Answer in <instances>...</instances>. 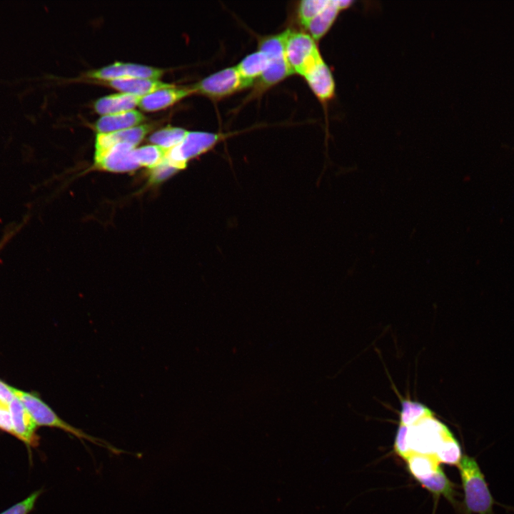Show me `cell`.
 <instances>
[{
	"mask_svg": "<svg viewBox=\"0 0 514 514\" xmlns=\"http://www.w3.org/2000/svg\"><path fill=\"white\" fill-rule=\"evenodd\" d=\"M457 466L464 492V514H495L493 506L501 505L493 497L475 458L463 455Z\"/></svg>",
	"mask_w": 514,
	"mask_h": 514,
	"instance_id": "1",
	"label": "cell"
},
{
	"mask_svg": "<svg viewBox=\"0 0 514 514\" xmlns=\"http://www.w3.org/2000/svg\"><path fill=\"white\" fill-rule=\"evenodd\" d=\"M14 395L21 401L31 415L36 425L46 426L60 429L71 434L81 440H86L96 445L106 448L115 454L124 453V450L110 445L102 439L84 433L61 418L56 412L45 403L40 395L35 392L20 390L11 386Z\"/></svg>",
	"mask_w": 514,
	"mask_h": 514,
	"instance_id": "2",
	"label": "cell"
},
{
	"mask_svg": "<svg viewBox=\"0 0 514 514\" xmlns=\"http://www.w3.org/2000/svg\"><path fill=\"white\" fill-rule=\"evenodd\" d=\"M408 426V443L412 453L435 455L440 443L452 434L435 413Z\"/></svg>",
	"mask_w": 514,
	"mask_h": 514,
	"instance_id": "3",
	"label": "cell"
},
{
	"mask_svg": "<svg viewBox=\"0 0 514 514\" xmlns=\"http://www.w3.org/2000/svg\"><path fill=\"white\" fill-rule=\"evenodd\" d=\"M285 55L293 73L301 76L322 59L316 41L310 34L291 30L287 32Z\"/></svg>",
	"mask_w": 514,
	"mask_h": 514,
	"instance_id": "4",
	"label": "cell"
},
{
	"mask_svg": "<svg viewBox=\"0 0 514 514\" xmlns=\"http://www.w3.org/2000/svg\"><path fill=\"white\" fill-rule=\"evenodd\" d=\"M220 138L218 133L188 131L178 145L166 151L165 159L176 168H183L188 159L211 148Z\"/></svg>",
	"mask_w": 514,
	"mask_h": 514,
	"instance_id": "5",
	"label": "cell"
},
{
	"mask_svg": "<svg viewBox=\"0 0 514 514\" xmlns=\"http://www.w3.org/2000/svg\"><path fill=\"white\" fill-rule=\"evenodd\" d=\"M198 92L212 99L228 96L244 88L236 67H229L214 73L192 86Z\"/></svg>",
	"mask_w": 514,
	"mask_h": 514,
	"instance_id": "6",
	"label": "cell"
},
{
	"mask_svg": "<svg viewBox=\"0 0 514 514\" xmlns=\"http://www.w3.org/2000/svg\"><path fill=\"white\" fill-rule=\"evenodd\" d=\"M163 73V70L149 66L115 62L99 69L89 71L86 75L93 79L109 81L126 78L158 79Z\"/></svg>",
	"mask_w": 514,
	"mask_h": 514,
	"instance_id": "7",
	"label": "cell"
},
{
	"mask_svg": "<svg viewBox=\"0 0 514 514\" xmlns=\"http://www.w3.org/2000/svg\"><path fill=\"white\" fill-rule=\"evenodd\" d=\"M9 408L11 415L13 435L24 443L31 455V448L37 447L39 443V436L36 433L38 426L16 396L10 402Z\"/></svg>",
	"mask_w": 514,
	"mask_h": 514,
	"instance_id": "8",
	"label": "cell"
},
{
	"mask_svg": "<svg viewBox=\"0 0 514 514\" xmlns=\"http://www.w3.org/2000/svg\"><path fill=\"white\" fill-rule=\"evenodd\" d=\"M151 130V125L144 124L111 133H99L96 140L95 163L116 144L128 143L136 146Z\"/></svg>",
	"mask_w": 514,
	"mask_h": 514,
	"instance_id": "9",
	"label": "cell"
},
{
	"mask_svg": "<svg viewBox=\"0 0 514 514\" xmlns=\"http://www.w3.org/2000/svg\"><path fill=\"white\" fill-rule=\"evenodd\" d=\"M308 86L321 101L330 100L335 93V82L331 69L321 59L303 75Z\"/></svg>",
	"mask_w": 514,
	"mask_h": 514,
	"instance_id": "10",
	"label": "cell"
},
{
	"mask_svg": "<svg viewBox=\"0 0 514 514\" xmlns=\"http://www.w3.org/2000/svg\"><path fill=\"white\" fill-rule=\"evenodd\" d=\"M135 146L118 143L112 146L96 166L111 171H131L140 166L134 154Z\"/></svg>",
	"mask_w": 514,
	"mask_h": 514,
	"instance_id": "11",
	"label": "cell"
},
{
	"mask_svg": "<svg viewBox=\"0 0 514 514\" xmlns=\"http://www.w3.org/2000/svg\"><path fill=\"white\" fill-rule=\"evenodd\" d=\"M193 93L194 90L192 86H172L141 96L138 105L144 111H156L167 107Z\"/></svg>",
	"mask_w": 514,
	"mask_h": 514,
	"instance_id": "12",
	"label": "cell"
},
{
	"mask_svg": "<svg viewBox=\"0 0 514 514\" xmlns=\"http://www.w3.org/2000/svg\"><path fill=\"white\" fill-rule=\"evenodd\" d=\"M353 3L352 1H329L326 7L305 26L309 34L315 41L320 39L331 29L338 13Z\"/></svg>",
	"mask_w": 514,
	"mask_h": 514,
	"instance_id": "13",
	"label": "cell"
},
{
	"mask_svg": "<svg viewBox=\"0 0 514 514\" xmlns=\"http://www.w3.org/2000/svg\"><path fill=\"white\" fill-rule=\"evenodd\" d=\"M144 119L145 116L141 112L132 109L104 115L96 122L95 128L99 133H111L136 126Z\"/></svg>",
	"mask_w": 514,
	"mask_h": 514,
	"instance_id": "14",
	"label": "cell"
},
{
	"mask_svg": "<svg viewBox=\"0 0 514 514\" xmlns=\"http://www.w3.org/2000/svg\"><path fill=\"white\" fill-rule=\"evenodd\" d=\"M107 83L122 93L130 94L141 97L158 89L173 86L158 81V79L144 78L116 79L107 81Z\"/></svg>",
	"mask_w": 514,
	"mask_h": 514,
	"instance_id": "15",
	"label": "cell"
},
{
	"mask_svg": "<svg viewBox=\"0 0 514 514\" xmlns=\"http://www.w3.org/2000/svg\"><path fill=\"white\" fill-rule=\"evenodd\" d=\"M141 96L119 93L106 96L97 99L94 103L96 112L103 115L113 114L132 110L138 104Z\"/></svg>",
	"mask_w": 514,
	"mask_h": 514,
	"instance_id": "16",
	"label": "cell"
},
{
	"mask_svg": "<svg viewBox=\"0 0 514 514\" xmlns=\"http://www.w3.org/2000/svg\"><path fill=\"white\" fill-rule=\"evenodd\" d=\"M269 60L266 55L258 51L246 56L236 66L244 88L259 79L266 69Z\"/></svg>",
	"mask_w": 514,
	"mask_h": 514,
	"instance_id": "17",
	"label": "cell"
},
{
	"mask_svg": "<svg viewBox=\"0 0 514 514\" xmlns=\"http://www.w3.org/2000/svg\"><path fill=\"white\" fill-rule=\"evenodd\" d=\"M405 462L410 475L418 482L430 478L440 468L435 455L412 453Z\"/></svg>",
	"mask_w": 514,
	"mask_h": 514,
	"instance_id": "18",
	"label": "cell"
},
{
	"mask_svg": "<svg viewBox=\"0 0 514 514\" xmlns=\"http://www.w3.org/2000/svg\"><path fill=\"white\" fill-rule=\"evenodd\" d=\"M418 483L429 491L435 499L443 496L453 505L458 503L455 500L457 495L455 485L450 480L441 468L432 476L419 481Z\"/></svg>",
	"mask_w": 514,
	"mask_h": 514,
	"instance_id": "19",
	"label": "cell"
},
{
	"mask_svg": "<svg viewBox=\"0 0 514 514\" xmlns=\"http://www.w3.org/2000/svg\"><path fill=\"white\" fill-rule=\"evenodd\" d=\"M268 65L258 79L262 88L273 86L293 74L286 56L268 59Z\"/></svg>",
	"mask_w": 514,
	"mask_h": 514,
	"instance_id": "20",
	"label": "cell"
},
{
	"mask_svg": "<svg viewBox=\"0 0 514 514\" xmlns=\"http://www.w3.org/2000/svg\"><path fill=\"white\" fill-rule=\"evenodd\" d=\"M188 131L173 126H167L153 132L148 140L165 149L172 148L178 145L185 138Z\"/></svg>",
	"mask_w": 514,
	"mask_h": 514,
	"instance_id": "21",
	"label": "cell"
},
{
	"mask_svg": "<svg viewBox=\"0 0 514 514\" xmlns=\"http://www.w3.org/2000/svg\"><path fill=\"white\" fill-rule=\"evenodd\" d=\"M433 413V410L421 403L404 399L401 400L399 423L411 425Z\"/></svg>",
	"mask_w": 514,
	"mask_h": 514,
	"instance_id": "22",
	"label": "cell"
},
{
	"mask_svg": "<svg viewBox=\"0 0 514 514\" xmlns=\"http://www.w3.org/2000/svg\"><path fill=\"white\" fill-rule=\"evenodd\" d=\"M440 463L449 465H458L463 454L460 445L453 433L443 440L435 454Z\"/></svg>",
	"mask_w": 514,
	"mask_h": 514,
	"instance_id": "23",
	"label": "cell"
},
{
	"mask_svg": "<svg viewBox=\"0 0 514 514\" xmlns=\"http://www.w3.org/2000/svg\"><path fill=\"white\" fill-rule=\"evenodd\" d=\"M166 151L157 145H147L135 148L134 154L140 166L152 169L163 161Z\"/></svg>",
	"mask_w": 514,
	"mask_h": 514,
	"instance_id": "24",
	"label": "cell"
},
{
	"mask_svg": "<svg viewBox=\"0 0 514 514\" xmlns=\"http://www.w3.org/2000/svg\"><path fill=\"white\" fill-rule=\"evenodd\" d=\"M329 0H304L300 2L298 16L301 23L306 26L328 4Z\"/></svg>",
	"mask_w": 514,
	"mask_h": 514,
	"instance_id": "25",
	"label": "cell"
},
{
	"mask_svg": "<svg viewBox=\"0 0 514 514\" xmlns=\"http://www.w3.org/2000/svg\"><path fill=\"white\" fill-rule=\"evenodd\" d=\"M395 453L401 458L405 459L412 453L408 443V426L399 423L394 440Z\"/></svg>",
	"mask_w": 514,
	"mask_h": 514,
	"instance_id": "26",
	"label": "cell"
},
{
	"mask_svg": "<svg viewBox=\"0 0 514 514\" xmlns=\"http://www.w3.org/2000/svg\"><path fill=\"white\" fill-rule=\"evenodd\" d=\"M41 493V490L34 491L25 499L11 505L0 513V514H29L34 509L36 501Z\"/></svg>",
	"mask_w": 514,
	"mask_h": 514,
	"instance_id": "27",
	"label": "cell"
},
{
	"mask_svg": "<svg viewBox=\"0 0 514 514\" xmlns=\"http://www.w3.org/2000/svg\"><path fill=\"white\" fill-rule=\"evenodd\" d=\"M151 170L152 181L154 182H158L170 176L177 170V168H176L164 158L163 161L161 163Z\"/></svg>",
	"mask_w": 514,
	"mask_h": 514,
	"instance_id": "28",
	"label": "cell"
},
{
	"mask_svg": "<svg viewBox=\"0 0 514 514\" xmlns=\"http://www.w3.org/2000/svg\"><path fill=\"white\" fill-rule=\"evenodd\" d=\"M9 403L0 400V431L13 435V426Z\"/></svg>",
	"mask_w": 514,
	"mask_h": 514,
	"instance_id": "29",
	"label": "cell"
},
{
	"mask_svg": "<svg viewBox=\"0 0 514 514\" xmlns=\"http://www.w3.org/2000/svg\"><path fill=\"white\" fill-rule=\"evenodd\" d=\"M23 226H24L22 223H19L17 225H12L10 228H8L6 229L4 236L0 240V252L9 242V241L21 229Z\"/></svg>",
	"mask_w": 514,
	"mask_h": 514,
	"instance_id": "30",
	"label": "cell"
},
{
	"mask_svg": "<svg viewBox=\"0 0 514 514\" xmlns=\"http://www.w3.org/2000/svg\"><path fill=\"white\" fill-rule=\"evenodd\" d=\"M14 397L11 386L0 379V400L10 403Z\"/></svg>",
	"mask_w": 514,
	"mask_h": 514,
	"instance_id": "31",
	"label": "cell"
}]
</instances>
